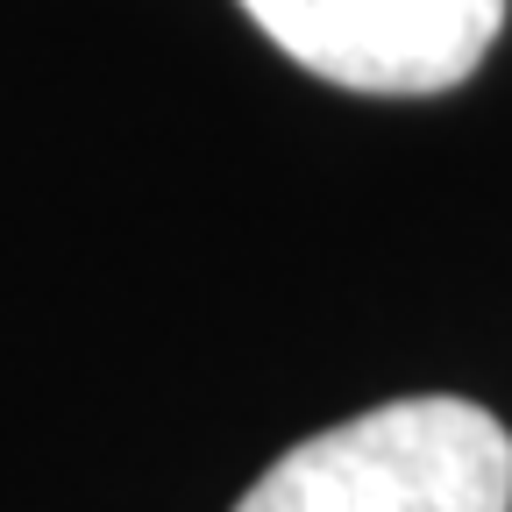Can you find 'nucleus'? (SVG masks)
<instances>
[{
  "mask_svg": "<svg viewBox=\"0 0 512 512\" xmlns=\"http://www.w3.org/2000/svg\"><path fill=\"white\" fill-rule=\"evenodd\" d=\"M235 512H512V434L470 399H392L285 448Z\"/></svg>",
  "mask_w": 512,
  "mask_h": 512,
  "instance_id": "obj_1",
  "label": "nucleus"
},
{
  "mask_svg": "<svg viewBox=\"0 0 512 512\" xmlns=\"http://www.w3.org/2000/svg\"><path fill=\"white\" fill-rule=\"evenodd\" d=\"M242 15L313 79L420 100L484 64L505 29V0H242Z\"/></svg>",
  "mask_w": 512,
  "mask_h": 512,
  "instance_id": "obj_2",
  "label": "nucleus"
}]
</instances>
